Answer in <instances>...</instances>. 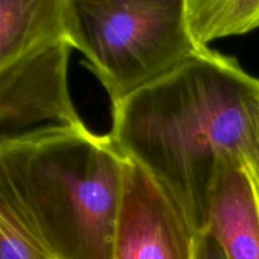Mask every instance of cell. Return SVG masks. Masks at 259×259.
<instances>
[{
  "label": "cell",
  "instance_id": "obj_1",
  "mask_svg": "<svg viewBox=\"0 0 259 259\" xmlns=\"http://www.w3.org/2000/svg\"><path fill=\"white\" fill-rule=\"evenodd\" d=\"M258 90V77L207 46L113 104L110 136L166 189L197 233L207 227L223 168L243 159L248 110Z\"/></svg>",
  "mask_w": 259,
  "mask_h": 259
},
{
  "label": "cell",
  "instance_id": "obj_2",
  "mask_svg": "<svg viewBox=\"0 0 259 259\" xmlns=\"http://www.w3.org/2000/svg\"><path fill=\"white\" fill-rule=\"evenodd\" d=\"M126 159L83 121L3 138L0 204L52 259H114Z\"/></svg>",
  "mask_w": 259,
  "mask_h": 259
},
{
  "label": "cell",
  "instance_id": "obj_3",
  "mask_svg": "<svg viewBox=\"0 0 259 259\" xmlns=\"http://www.w3.org/2000/svg\"><path fill=\"white\" fill-rule=\"evenodd\" d=\"M70 34L111 104L207 47L192 35L187 0H71Z\"/></svg>",
  "mask_w": 259,
  "mask_h": 259
},
{
  "label": "cell",
  "instance_id": "obj_4",
  "mask_svg": "<svg viewBox=\"0 0 259 259\" xmlns=\"http://www.w3.org/2000/svg\"><path fill=\"white\" fill-rule=\"evenodd\" d=\"M197 235L166 189L126 159L114 259H195Z\"/></svg>",
  "mask_w": 259,
  "mask_h": 259
},
{
  "label": "cell",
  "instance_id": "obj_5",
  "mask_svg": "<svg viewBox=\"0 0 259 259\" xmlns=\"http://www.w3.org/2000/svg\"><path fill=\"white\" fill-rule=\"evenodd\" d=\"M72 46H53L0 67V139L40 123H82L68 90Z\"/></svg>",
  "mask_w": 259,
  "mask_h": 259
},
{
  "label": "cell",
  "instance_id": "obj_6",
  "mask_svg": "<svg viewBox=\"0 0 259 259\" xmlns=\"http://www.w3.org/2000/svg\"><path fill=\"white\" fill-rule=\"evenodd\" d=\"M227 259H259V195L243 159L223 168L205 229Z\"/></svg>",
  "mask_w": 259,
  "mask_h": 259
},
{
  "label": "cell",
  "instance_id": "obj_7",
  "mask_svg": "<svg viewBox=\"0 0 259 259\" xmlns=\"http://www.w3.org/2000/svg\"><path fill=\"white\" fill-rule=\"evenodd\" d=\"M70 2L0 0V67L61 43L71 45Z\"/></svg>",
  "mask_w": 259,
  "mask_h": 259
},
{
  "label": "cell",
  "instance_id": "obj_8",
  "mask_svg": "<svg viewBox=\"0 0 259 259\" xmlns=\"http://www.w3.org/2000/svg\"><path fill=\"white\" fill-rule=\"evenodd\" d=\"M187 20L195 39L207 46L258 29L259 0H187Z\"/></svg>",
  "mask_w": 259,
  "mask_h": 259
},
{
  "label": "cell",
  "instance_id": "obj_9",
  "mask_svg": "<svg viewBox=\"0 0 259 259\" xmlns=\"http://www.w3.org/2000/svg\"><path fill=\"white\" fill-rule=\"evenodd\" d=\"M0 259H52L47 250L0 204Z\"/></svg>",
  "mask_w": 259,
  "mask_h": 259
},
{
  "label": "cell",
  "instance_id": "obj_10",
  "mask_svg": "<svg viewBox=\"0 0 259 259\" xmlns=\"http://www.w3.org/2000/svg\"><path fill=\"white\" fill-rule=\"evenodd\" d=\"M195 259H227V257L218 240L207 232H202L197 235Z\"/></svg>",
  "mask_w": 259,
  "mask_h": 259
}]
</instances>
